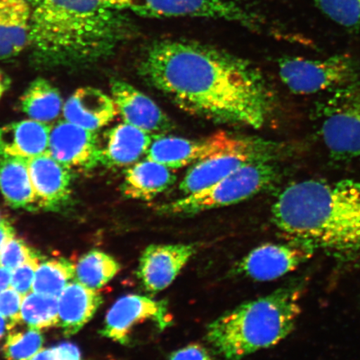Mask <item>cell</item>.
I'll use <instances>...</instances> for the list:
<instances>
[{
    "label": "cell",
    "instance_id": "8992f818",
    "mask_svg": "<svg viewBox=\"0 0 360 360\" xmlns=\"http://www.w3.org/2000/svg\"><path fill=\"white\" fill-rule=\"evenodd\" d=\"M314 110L319 133L333 160L360 158V81L326 93Z\"/></svg>",
    "mask_w": 360,
    "mask_h": 360
},
{
    "label": "cell",
    "instance_id": "e0dca14e",
    "mask_svg": "<svg viewBox=\"0 0 360 360\" xmlns=\"http://www.w3.org/2000/svg\"><path fill=\"white\" fill-rule=\"evenodd\" d=\"M63 112L69 122L96 131L109 124L119 112L112 96L96 88L83 87L72 94Z\"/></svg>",
    "mask_w": 360,
    "mask_h": 360
},
{
    "label": "cell",
    "instance_id": "52a82bcc",
    "mask_svg": "<svg viewBox=\"0 0 360 360\" xmlns=\"http://www.w3.org/2000/svg\"><path fill=\"white\" fill-rule=\"evenodd\" d=\"M108 6L146 18L193 17L236 22L263 32L268 22L240 0H103Z\"/></svg>",
    "mask_w": 360,
    "mask_h": 360
},
{
    "label": "cell",
    "instance_id": "9a60e30c",
    "mask_svg": "<svg viewBox=\"0 0 360 360\" xmlns=\"http://www.w3.org/2000/svg\"><path fill=\"white\" fill-rule=\"evenodd\" d=\"M111 94L124 122L154 134L174 129L172 120L150 97L123 80L111 82Z\"/></svg>",
    "mask_w": 360,
    "mask_h": 360
},
{
    "label": "cell",
    "instance_id": "f546056e",
    "mask_svg": "<svg viewBox=\"0 0 360 360\" xmlns=\"http://www.w3.org/2000/svg\"><path fill=\"white\" fill-rule=\"evenodd\" d=\"M34 259H41V256L24 240L15 236L7 241L0 252V265L11 271Z\"/></svg>",
    "mask_w": 360,
    "mask_h": 360
},
{
    "label": "cell",
    "instance_id": "83f0119b",
    "mask_svg": "<svg viewBox=\"0 0 360 360\" xmlns=\"http://www.w3.org/2000/svg\"><path fill=\"white\" fill-rule=\"evenodd\" d=\"M44 336L39 330H11L3 346L7 360H30L43 349Z\"/></svg>",
    "mask_w": 360,
    "mask_h": 360
},
{
    "label": "cell",
    "instance_id": "44dd1931",
    "mask_svg": "<svg viewBox=\"0 0 360 360\" xmlns=\"http://www.w3.org/2000/svg\"><path fill=\"white\" fill-rule=\"evenodd\" d=\"M103 302L97 290L76 281L68 285L58 297V326L65 336L77 334L91 321Z\"/></svg>",
    "mask_w": 360,
    "mask_h": 360
},
{
    "label": "cell",
    "instance_id": "9c48e42d",
    "mask_svg": "<svg viewBox=\"0 0 360 360\" xmlns=\"http://www.w3.org/2000/svg\"><path fill=\"white\" fill-rule=\"evenodd\" d=\"M274 145L273 142L264 139L240 137L226 132H219L204 139L161 134L148 148L146 159L159 162L174 170L226 153L259 150Z\"/></svg>",
    "mask_w": 360,
    "mask_h": 360
},
{
    "label": "cell",
    "instance_id": "d590c367",
    "mask_svg": "<svg viewBox=\"0 0 360 360\" xmlns=\"http://www.w3.org/2000/svg\"><path fill=\"white\" fill-rule=\"evenodd\" d=\"M11 270L0 265V292L6 290L11 286Z\"/></svg>",
    "mask_w": 360,
    "mask_h": 360
},
{
    "label": "cell",
    "instance_id": "5b68a950",
    "mask_svg": "<svg viewBox=\"0 0 360 360\" xmlns=\"http://www.w3.org/2000/svg\"><path fill=\"white\" fill-rule=\"evenodd\" d=\"M274 160L255 162L243 166L213 186L160 206V213L188 217L250 199L268 190L278 179Z\"/></svg>",
    "mask_w": 360,
    "mask_h": 360
},
{
    "label": "cell",
    "instance_id": "e575fe53",
    "mask_svg": "<svg viewBox=\"0 0 360 360\" xmlns=\"http://www.w3.org/2000/svg\"><path fill=\"white\" fill-rule=\"evenodd\" d=\"M15 236V229L10 220L4 218L0 221V252L6 243Z\"/></svg>",
    "mask_w": 360,
    "mask_h": 360
},
{
    "label": "cell",
    "instance_id": "5bb4252c",
    "mask_svg": "<svg viewBox=\"0 0 360 360\" xmlns=\"http://www.w3.org/2000/svg\"><path fill=\"white\" fill-rule=\"evenodd\" d=\"M195 253L192 244L148 246L139 259V280L148 292L167 289Z\"/></svg>",
    "mask_w": 360,
    "mask_h": 360
},
{
    "label": "cell",
    "instance_id": "d6986e66",
    "mask_svg": "<svg viewBox=\"0 0 360 360\" xmlns=\"http://www.w3.org/2000/svg\"><path fill=\"white\" fill-rule=\"evenodd\" d=\"M51 127L29 120L0 127V157L30 160L49 152Z\"/></svg>",
    "mask_w": 360,
    "mask_h": 360
},
{
    "label": "cell",
    "instance_id": "ac0fdd59",
    "mask_svg": "<svg viewBox=\"0 0 360 360\" xmlns=\"http://www.w3.org/2000/svg\"><path fill=\"white\" fill-rule=\"evenodd\" d=\"M159 135L124 122L116 125L108 130L101 143V164L114 167L132 165L147 154Z\"/></svg>",
    "mask_w": 360,
    "mask_h": 360
},
{
    "label": "cell",
    "instance_id": "f35d334b",
    "mask_svg": "<svg viewBox=\"0 0 360 360\" xmlns=\"http://www.w3.org/2000/svg\"><path fill=\"white\" fill-rule=\"evenodd\" d=\"M10 332V327H8L6 319L0 314V340Z\"/></svg>",
    "mask_w": 360,
    "mask_h": 360
},
{
    "label": "cell",
    "instance_id": "8d00e7d4",
    "mask_svg": "<svg viewBox=\"0 0 360 360\" xmlns=\"http://www.w3.org/2000/svg\"><path fill=\"white\" fill-rule=\"evenodd\" d=\"M11 80L7 74L0 70V98H1L7 90L10 89Z\"/></svg>",
    "mask_w": 360,
    "mask_h": 360
},
{
    "label": "cell",
    "instance_id": "6da1fadb",
    "mask_svg": "<svg viewBox=\"0 0 360 360\" xmlns=\"http://www.w3.org/2000/svg\"><path fill=\"white\" fill-rule=\"evenodd\" d=\"M139 74L179 109L215 123L259 129L274 112V94L259 68L212 45L158 40L143 53Z\"/></svg>",
    "mask_w": 360,
    "mask_h": 360
},
{
    "label": "cell",
    "instance_id": "30bf717a",
    "mask_svg": "<svg viewBox=\"0 0 360 360\" xmlns=\"http://www.w3.org/2000/svg\"><path fill=\"white\" fill-rule=\"evenodd\" d=\"M147 321L154 323L160 330L172 325L167 301L138 295H125L117 300L108 311L101 334L126 345L134 328Z\"/></svg>",
    "mask_w": 360,
    "mask_h": 360
},
{
    "label": "cell",
    "instance_id": "4fadbf2b",
    "mask_svg": "<svg viewBox=\"0 0 360 360\" xmlns=\"http://www.w3.org/2000/svg\"><path fill=\"white\" fill-rule=\"evenodd\" d=\"M278 153L276 145L259 150L226 153L193 164L179 184L183 195H191L213 186L236 172L243 166L255 162L274 160Z\"/></svg>",
    "mask_w": 360,
    "mask_h": 360
},
{
    "label": "cell",
    "instance_id": "484cf974",
    "mask_svg": "<svg viewBox=\"0 0 360 360\" xmlns=\"http://www.w3.org/2000/svg\"><path fill=\"white\" fill-rule=\"evenodd\" d=\"M75 265L60 258L40 262L36 270L33 291L58 298L71 281H75Z\"/></svg>",
    "mask_w": 360,
    "mask_h": 360
},
{
    "label": "cell",
    "instance_id": "74e56055",
    "mask_svg": "<svg viewBox=\"0 0 360 360\" xmlns=\"http://www.w3.org/2000/svg\"><path fill=\"white\" fill-rule=\"evenodd\" d=\"M30 360H56L53 348L42 349Z\"/></svg>",
    "mask_w": 360,
    "mask_h": 360
},
{
    "label": "cell",
    "instance_id": "7402d4cb",
    "mask_svg": "<svg viewBox=\"0 0 360 360\" xmlns=\"http://www.w3.org/2000/svg\"><path fill=\"white\" fill-rule=\"evenodd\" d=\"M175 181L173 169L146 159L126 170L121 191L130 199L148 201L167 191Z\"/></svg>",
    "mask_w": 360,
    "mask_h": 360
},
{
    "label": "cell",
    "instance_id": "d4e9b609",
    "mask_svg": "<svg viewBox=\"0 0 360 360\" xmlns=\"http://www.w3.org/2000/svg\"><path fill=\"white\" fill-rule=\"evenodd\" d=\"M120 270V264L110 255L91 250L75 265V281L94 290L107 285Z\"/></svg>",
    "mask_w": 360,
    "mask_h": 360
},
{
    "label": "cell",
    "instance_id": "8fae6325",
    "mask_svg": "<svg viewBox=\"0 0 360 360\" xmlns=\"http://www.w3.org/2000/svg\"><path fill=\"white\" fill-rule=\"evenodd\" d=\"M49 154L71 171H88L101 164V143L96 131L60 121L51 128Z\"/></svg>",
    "mask_w": 360,
    "mask_h": 360
},
{
    "label": "cell",
    "instance_id": "3957f363",
    "mask_svg": "<svg viewBox=\"0 0 360 360\" xmlns=\"http://www.w3.org/2000/svg\"><path fill=\"white\" fill-rule=\"evenodd\" d=\"M271 216L290 241L338 259L360 260V180L292 183L276 198Z\"/></svg>",
    "mask_w": 360,
    "mask_h": 360
},
{
    "label": "cell",
    "instance_id": "1f68e13d",
    "mask_svg": "<svg viewBox=\"0 0 360 360\" xmlns=\"http://www.w3.org/2000/svg\"><path fill=\"white\" fill-rule=\"evenodd\" d=\"M41 259L30 260L13 270L11 278V288L22 296L29 295L33 290V283L36 270Z\"/></svg>",
    "mask_w": 360,
    "mask_h": 360
},
{
    "label": "cell",
    "instance_id": "4dcf8cb0",
    "mask_svg": "<svg viewBox=\"0 0 360 360\" xmlns=\"http://www.w3.org/2000/svg\"><path fill=\"white\" fill-rule=\"evenodd\" d=\"M24 300L13 288L0 292V314L6 319L10 331L20 325L21 306Z\"/></svg>",
    "mask_w": 360,
    "mask_h": 360
},
{
    "label": "cell",
    "instance_id": "f1b7e54d",
    "mask_svg": "<svg viewBox=\"0 0 360 360\" xmlns=\"http://www.w3.org/2000/svg\"><path fill=\"white\" fill-rule=\"evenodd\" d=\"M328 19L345 28L360 30V0H312Z\"/></svg>",
    "mask_w": 360,
    "mask_h": 360
},
{
    "label": "cell",
    "instance_id": "603a6c76",
    "mask_svg": "<svg viewBox=\"0 0 360 360\" xmlns=\"http://www.w3.org/2000/svg\"><path fill=\"white\" fill-rule=\"evenodd\" d=\"M0 193L12 208L38 209L28 160L0 157Z\"/></svg>",
    "mask_w": 360,
    "mask_h": 360
},
{
    "label": "cell",
    "instance_id": "7c38bea8",
    "mask_svg": "<svg viewBox=\"0 0 360 360\" xmlns=\"http://www.w3.org/2000/svg\"><path fill=\"white\" fill-rule=\"evenodd\" d=\"M311 247L290 241L255 248L238 264L237 272L252 280L270 281L294 271L311 257Z\"/></svg>",
    "mask_w": 360,
    "mask_h": 360
},
{
    "label": "cell",
    "instance_id": "ab89813d",
    "mask_svg": "<svg viewBox=\"0 0 360 360\" xmlns=\"http://www.w3.org/2000/svg\"><path fill=\"white\" fill-rule=\"evenodd\" d=\"M4 219V218L3 217L1 212H0V221H1V220H3Z\"/></svg>",
    "mask_w": 360,
    "mask_h": 360
},
{
    "label": "cell",
    "instance_id": "ba28073f",
    "mask_svg": "<svg viewBox=\"0 0 360 360\" xmlns=\"http://www.w3.org/2000/svg\"><path fill=\"white\" fill-rule=\"evenodd\" d=\"M278 70L282 82L297 94L328 93L360 81V62L346 53L323 60L285 56L278 60Z\"/></svg>",
    "mask_w": 360,
    "mask_h": 360
},
{
    "label": "cell",
    "instance_id": "7a4b0ae2",
    "mask_svg": "<svg viewBox=\"0 0 360 360\" xmlns=\"http://www.w3.org/2000/svg\"><path fill=\"white\" fill-rule=\"evenodd\" d=\"M34 65L86 67L105 60L134 34L124 12L103 0H29Z\"/></svg>",
    "mask_w": 360,
    "mask_h": 360
},
{
    "label": "cell",
    "instance_id": "cb8c5ba5",
    "mask_svg": "<svg viewBox=\"0 0 360 360\" xmlns=\"http://www.w3.org/2000/svg\"><path fill=\"white\" fill-rule=\"evenodd\" d=\"M21 109L30 120L47 124L58 118L64 105L58 90L47 79L38 78L22 94Z\"/></svg>",
    "mask_w": 360,
    "mask_h": 360
},
{
    "label": "cell",
    "instance_id": "ffe728a7",
    "mask_svg": "<svg viewBox=\"0 0 360 360\" xmlns=\"http://www.w3.org/2000/svg\"><path fill=\"white\" fill-rule=\"evenodd\" d=\"M30 27L29 0H0V60L29 49Z\"/></svg>",
    "mask_w": 360,
    "mask_h": 360
},
{
    "label": "cell",
    "instance_id": "2e32d148",
    "mask_svg": "<svg viewBox=\"0 0 360 360\" xmlns=\"http://www.w3.org/2000/svg\"><path fill=\"white\" fill-rule=\"evenodd\" d=\"M38 209L60 210L71 195V170L45 153L28 160Z\"/></svg>",
    "mask_w": 360,
    "mask_h": 360
},
{
    "label": "cell",
    "instance_id": "277c9868",
    "mask_svg": "<svg viewBox=\"0 0 360 360\" xmlns=\"http://www.w3.org/2000/svg\"><path fill=\"white\" fill-rule=\"evenodd\" d=\"M301 295L302 286L292 283L243 304L211 323L207 340L228 360H240L272 347L294 330L300 314Z\"/></svg>",
    "mask_w": 360,
    "mask_h": 360
},
{
    "label": "cell",
    "instance_id": "4316f807",
    "mask_svg": "<svg viewBox=\"0 0 360 360\" xmlns=\"http://www.w3.org/2000/svg\"><path fill=\"white\" fill-rule=\"evenodd\" d=\"M21 322L27 327L39 331L58 326V298L30 292L22 300Z\"/></svg>",
    "mask_w": 360,
    "mask_h": 360
},
{
    "label": "cell",
    "instance_id": "836d02e7",
    "mask_svg": "<svg viewBox=\"0 0 360 360\" xmlns=\"http://www.w3.org/2000/svg\"><path fill=\"white\" fill-rule=\"evenodd\" d=\"M53 350L56 360H83L79 349L70 343L58 345Z\"/></svg>",
    "mask_w": 360,
    "mask_h": 360
},
{
    "label": "cell",
    "instance_id": "d6a6232c",
    "mask_svg": "<svg viewBox=\"0 0 360 360\" xmlns=\"http://www.w3.org/2000/svg\"><path fill=\"white\" fill-rule=\"evenodd\" d=\"M169 360H214L208 351L200 345L193 344L174 351Z\"/></svg>",
    "mask_w": 360,
    "mask_h": 360
}]
</instances>
